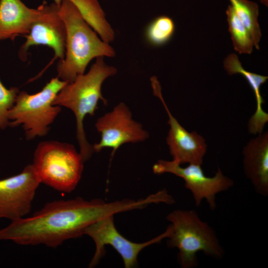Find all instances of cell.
Listing matches in <instances>:
<instances>
[{"instance_id": "obj_1", "label": "cell", "mask_w": 268, "mask_h": 268, "mask_svg": "<svg viewBox=\"0 0 268 268\" xmlns=\"http://www.w3.org/2000/svg\"><path fill=\"white\" fill-rule=\"evenodd\" d=\"M143 206L142 199L107 202L77 197L54 201L47 203L32 216L11 221L0 230V240L57 248L67 240L82 236L87 227L105 217Z\"/></svg>"}, {"instance_id": "obj_2", "label": "cell", "mask_w": 268, "mask_h": 268, "mask_svg": "<svg viewBox=\"0 0 268 268\" xmlns=\"http://www.w3.org/2000/svg\"><path fill=\"white\" fill-rule=\"evenodd\" d=\"M59 15L66 32L65 57L57 67L58 77L62 80L72 82L78 75L84 73L94 58L116 56L114 49L97 36L70 1L62 0L59 6Z\"/></svg>"}, {"instance_id": "obj_3", "label": "cell", "mask_w": 268, "mask_h": 268, "mask_svg": "<svg viewBox=\"0 0 268 268\" xmlns=\"http://www.w3.org/2000/svg\"><path fill=\"white\" fill-rule=\"evenodd\" d=\"M117 72L114 66L107 65L103 57L96 58L95 63L85 74L78 75L71 82H67L56 97L54 105L64 106L74 113L76 123V137L83 160L89 159L94 152L92 145L87 140L83 120L87 115L93 116L99 100L105 105L108 101L102 95L104 81Z\"/></svg>"}, {"instance_id": "obj_4", "label": "cell", "mask_w": 268, "mask_h": 268, "mask_svg": "<svg viewBox=\"0 0 268 268\" xmlns=\"http://www.w3.org/2000/svg\"><path fill=\"white\" fill-rule=\"evenodd\" d=\"M166 219L171 222L168 245L178 249L179 262L182 268L196 266L198 252L214 258H222L223 250L214 230L195 210H175Z\"/></svg>"}, {"instance_id": "obj_5", "label": "cell", "mask_w": 268, "mask_h": 268, "mask_svg": "<svg viewBox=\"0 0 268 268\" xmlns=\"http://www.w3.org/2000/svg\"><path fill=\"white\" fill-rule=\"evenodd\" d=\"M84 162L72 145L48 141L38 145L32 164L41 183L59 192L70 193L81 178Z\"/></svg>"}, {"instance_id": "obj_6", "label": "cell", "mask_w": 268, "mask_h": 268, "mask_svg": "<svg viewBox=\"0 0 268 268\" xmlns=\"http://www.w3.org/2000/svg\"><path fill=\"white\" fill-rule=\"evenodd\" d=\"M67 83L57 77L52 78L35 94L19 92L8 112V126L15 127L22 125L29 140L46 135L49 126L61 110L60 106L53 105V102Z\"/></svg>"}, {"instance_id": "obj_7", "label": "cell", "mask_w": 268, "mask_h": 268, "mask_svg": "<svg viewBox=\"0 0 268 268\" xmlns=\"http://www.w3.org/2000/svg\"><path fill=\"white\" fill-rule=\"evenodd\" d=\"M170 232L169 225L163 233L154 238L142 243H135L119 232L114 224V215L105 217L87 227L84 233L95 245V251L89 267H94L99 263L105 253V246L110 245L121 256L126 268H134L137 265L138 254L144 248L168 238Z\"/></svg>"}, {"instance_id": "obj_8", "label": "cell", "mask_w": 268, "mask_h": 268, "mask_svg": "<svg viewBox=\"0 0 268 268\" xmlns=\"http://www.w3.org/2000/svg\"><path fill=\"white\" fill-rule=\"evenodd\" d=\"M180 165L173 160H159L152 169L155 174L169 173L182 178L185 187L191 192L197 206L204 199L210 208L214 210L216 207V195L227 191L234 184L219 167L215 175L209 177L205 175L201 165L189 164L186 167Z\"/></svg>"}, {"instance_id": "obj_9", "label": "cell", "mask_w": 268, "mask_h": 268, "mask_svg": "<svg viewBox=\"0 0 268 268\" xmlns=\"http://www.w3.org/2000/svg\"><path fill=\"white\" fill-rule=\"evenodd\" d=\"M95 126L101 138L99 142L92 145L94 152L111 148L112 157L122 145L142 142L149 136L142 125L133 119L130 110L123 102L98 118Z\"/></svg>"}, {"instance_id": "obj_10", "label": "cell", "mask_w": 268, "mask_h": 268, "mask_svg": "<svg viewBox=\"0 0 268 268\" xmlns=\"http://www.w3.org/2000/svg\"><path fill=\"white\" fill-rule=\"evenodd\" d=\"M40 183L32 164L18 174L0 180V219L11 221L27 214Z\"/></svg>"}, {"instance_id": "obj_11", "label": "cell", "mask_w": 268, "mask_h": 268, "mask_svg": "<svg viewBox=\"0 0 268 268\" xmlns=\"http://www.w3.org/2000/svg\"><path fill=\"white\" fill-rule=\"evenodd\" d=\"M150 81L153 94L161 100L168 115L170 129L166 141L173 161L180 165L188 163L201 165L206 151L204 138L196 132L189 133L180 124L164 101L157 78L153 76Z\"/></svg>"}, {"instance_id": "obj_12", "label": "cell", "mask_w": 268, "mask_h": 268, "mask_svg": "<svg viewBox=\"0 0 268 268\" xmlns=\"http://www.w3.org/2000/svg\"><path fill=\"white\" fill-rule=\"evenodd\" d=\"M26 41L18 52L19 58L27 59V53L32 46L44 45L54 52L53 60L64 59L66 32L64 23L59 15V6L55 3L50 11L44 17L34 22L29 33L25 35Z\"/></svg>"}, {"instance_id": "obj_13", "label": "cell", "mask_w": 268, "mask_h": 268, "mask_svg": "<svg viewBox=\"0 0 268 268\" xmlns=\"http://www.w3.org/2000/svg\"><path fill=\"white\" fill-rule=\"evenodd\" d=\"M54 4L33 9L21 0H0V41H14L19 35L27 34L33 24L48 14Z\"/></svg>"}, {"instance_id": "obj_14", "label": "cell", "mask_w": 268, "mask_h": 268, "mask_svg": "<svg viewBox=\"0 0 268 268\" xmlns=\"http://www.w3.org/2000/svg\"><path fill=\"white\" fill-rule=\"evenodd\" d=\"M244 168L255 190L260 195L268 194V134H259L244 147Z\"/></svg>"}, {"instance_id": "obj_15", "label": "cell", "mask_w": 268, "mask_h": 268, "mask_svg": "<svg viewBox=\"0 0 268 268\" xmlns=\"http://www.w3.org/2000/svg\"><path fill=\"white\" fill-rule=\"evenodd\" d=\"M224 67L229 75L239 73L246 79L254 91L257 108L248 123L249 131L253 134L262 133L265 124L268 121V114L265 112L262 105L264 100L261 95L260 87L268 78L267 76L249 71L243 68L238 56L233 53L229 54L223 62Z\"/></svg>"}, {"instance_id": "obj_16", "label": "cell", "mask_w": 268, "mask_h": 268, "mask_svg": "<svg viewBox=\"0 0 268 268\" xmlns=\"http://www.w3.org/2000/svg\"><path fill=\"white\" fill-rule=\"evenodd\" d=\"M76 7L86 23L105 42L115 39L114 29L107 20L105 14L97 0H69Z\"/></svg>"}, {"instance_id": "obj_17", "label": "cell", "mask_w": 268, "mask_h": 268, "mask_svg": "<svg viewBox=\"0 0 268 268\" xmlns=\"http://www.w3.org/2000/svg\"><path fill=\"white\" fill-rule=\"evenodd\" d=\"M229 0L236 15L249 32L254 46L259 50V42L262 34L258 21V5L256 2L248 0Z\"/></svg>"}, {"instance_id": "obj_18", "label": "cell", "mask_w": 268, "mask_h": 268, "mask_svg": "<svg viewBox=\"0 0 268 268\" xmlns=\"http://www.w3.org/2000/svg\"><path fill=\"white\" fill-rule=\"evenodd\" d=\"M226 14L235 50L240 54H250L254 42L248 29L240 21L231 5L227 7Z\"/></svg>"}, {"instance_id": "obj_19", "label": "cell", "mask_w": 268, "mask_h": 268, "mask_svg": "<svg viewBox=\"0 0 268 268\" xmlns=\"http://www.w3.org/2000/svg\"><path fill=\"white\" fill-rule=\"evenodd\" d=\"M175 29L173 20L166 15L154 18L147 26L145 36L147 41L153 46L167 43L173 36Z\"/></svg>"}, {"instance_id": "obj_20", "label": "cell", "mask_w": 268, "mask_h": 268, "mask_svg": "<svg viewBox=\"0 0 268 268\" xmlns=\"http://www.w3.org/2000/svg\"><path fill=\"white\" fill-rule=\"evenodd\" d=\"M19 91L16 87L6 88L0 80V130L8 126V114Z\"/></svg>"}, {"instance_id": "obj_21", "label": "cell", "mask_w": 268, "mask_h": 268, "mask_svg": "<svg viewBox=\"0 0 268 268\" xmlns=\"http://www.w3.org/2000/svg\"><path fill=\"white\" fill-rule=\"evenodd\" d=\"M260 2L266 6H268V0H259Z\"/></svg>"}, {"instance_id": "obj_22", "label": "cell", "mask_w": 268, "mask_h": 268, "mask_svg": "<svg viewBox=\"0 0 268 268\" xmlns=\"http://www.w3.org/2000/svg\"><path fill=\"white\" fill-rule=\"evenodd\" d=\"M53 0L54 1V3L55 4L59 6L60 4L61 3L63 0Z\"/></svg>"}]
</instances>
